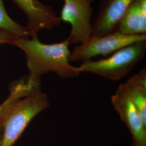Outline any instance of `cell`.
I'll return each mask as SVG.
<instances>
[{
    "instance_id": "cell-5",
    "label": "cell",
    "mask_w": 146,
    "mask_h": 146,
    "mask_svg": "<svg viewBox=\"0 0 146 146\" xmlns=\"http://www.w3.org/2000/svg\"><path fill=\"white\" fill-rule=\"evenodd\" d=\"M63 1L64 5L59 17L61 21L71 26L68 37L70 44L86 41L93 34L91 20L93 8L92 5L95 0Z\"/></svg>"
},
{
    "instance_id": "cell-2",
    "label": "cell",
    "mask_w": 146,
    "mask_h": 146,
    "mask_svg": "<svg viewBox=\"0 0 146 146\" xmlns=\"http://www.w3.org/2000/svg\"><path fill=\"white\" fill-rule=\"evenodd\" d=\"M47 95L41 89L18 100L6 113L1 122L4 128L0 146H12L32 120L49 106Z\"/></svg>"
},
{
    "instance_id": "cell-10",
    "label": "cell",
    "mask_w": 146,
    "mask_h": 146,
    "mask_svg": "<svg viewBox=\"0 0 146 146\" xmlns=\"http://www.w3.org/2000/svg\"><path fill=\"white\" fill-rule=\"evenodd\" d=\"M122 89L138 110L141 119L146 125V68L131 76L119 86Z\"/></svg>"
},
{
    "instance_id": "cell-1",
    "label": "cell",
    "mask_w": 146,
    "mask_h": 146,
    "mask_svg": "<svg viewBox=\"0 0 146 146\" xmlns=\"http://www.w3.org/2000/svg\"><path fill=\"white\" fill-rule=\"evenodd\" d=\"M12 44L25 52L29 72L27 78L32 82L40 84L42 75L50 72L62 78L76 77L80 74L78 67L70 64L68 37L60 43L46 44L38 40L37 34H34L17 37Z\"/></svg>"
},
{
    "instance_id": "cell-6",
    "label": "cell",
    "mask_w": 146,
    "mask_h": 146,
    "mask_svg": "<svg viewBox=\"0 0 146 146\" xmlns=\"http://www.w3.org/2000/svg\"><path fill=\"white\" fill-rule=\"evenodd\" d=\"M111 101L121 120L131 132L133 140L131 146H146V125L128 96L119 87L111 96Z\"/></svg>"
},
{
    "instance_id": "cell-8",
    "label": "cell",
    "mask_w": 146,
    "mask_h": 146,
    "mask_svg": "<svg viewBox=\"0 0 146 146\" xmlns=\"http://www.w3.org/2000/svg\"><path fill=\"white\" fill-rule=\"evenodd\" d=\"M133 0H101L93 23L92 36H101L116 31L120 19Z\"/></svg>"
},
{
    "instance_id": "cell-13",
    "label": "cell",
    "mask_w": 146,
    "mask_h": 146,
    "mask_svg": "<svg viewBox=\"0 0 146 146\" xmlns=\"http://www.w3.org/2000/svg\"><path fill=\"white\" fill-rule=\"evenodd\" d=\"M17 37H19L11 32L0 29V44H12L14 40Z\"/></svg>"
},
{
    "instance_id": "cell-9",
    "label": "cell",
    "mask_w": 146,
    "mask_h": 146,
    "mask_svg": "<svg viewBox=\"0 0 146 146\" xmlns=\"http://www.w3.org/2000/svg\"><path fill=\"white\" fill-rule=\"evenodd\" d=\"M116 31L127 35H146V0H133Z\"/></svg>"
},
{
    "instance_id": "cell-12",
    "label": "cell",
    "mask_w": 146,
    "mask_h": 146,
    "mask_svg": "<svg viewBox=\"0 0 146 146\" xmlns=\"http://www.w3.org/2000/svg\"><path fill=\"white\" fill-rule=\"evenodd\" d=\"M0 29L9 31L19 37H29L25 27L11 19L5 11L3 0H0Z\"/></svg>"
},
{
    "instance_id": "cell-7",
    "label": "cell",
    "mask_w": 146,
    "mask_h": 146,
    "mask_svg": "<svg viewBox=\"0 0 146 146\" xmlns=\"http://www.w3.org/2000/svg\"><path fill=\"white\" fill-rule=\"evenodd\" d=\"M27 16L25 27L29 35L42 29L50 30L60 26L59 16L51 6L39 0H13Z\"/></svg>"
},
{
    "instance_id": "cell-11",
    "label": "cell",
    "mask_w": 146,
    "mask_h": 146,
    "mask_svg": "<svg viewBox=\"0 0 146 146\" xmlns=\"http://www.w3.org/2000/svg\"><path fill=\"white\" fill-rule=\"evenodd\" d=\"M40 89V84H35L29 81L28 78L21 79L11 87L7 99L0 104V126L2 119L11 107L18 100L28 94Z\"/></svg>"
},
{
    "instance_id": "cell-3",
    "label": "cell",
    "mask_w": 146,
    "mask_h": 146,
    "mask_svg": "<svg viewBox=\"0 0 146 146\" xmlns=\"http://www.w3.org/2000/svg\"><path fill=\"white\" fill-rule=\"evenodd\" d=\"M146 40L123 47L110 56L99 60H90L78 67L80 73H91L113 81L125 76L145 58Z\"/></svg>"
},
{
    "instance_id": "cell-4",
    "label": "cell",
    "mask_w": 146,
    "mask_h": 146,
    "mask_svg": "<svg viewBox=\"0 0 146 146\" xmlns=\"http://www.w3.org/2000/svg\"><path fill=\"white\" fill-rule=\"evenodd\" d=\"M143 40H146V35H127L116 31L101 36H91L74 47L69 61L85 62L98 56L107 57L123 47Z\"/></svg>"
},
{
    "instance_id": "cell-14",
    "label": "cell",
    "mask_w": 146,
    "mask_h": 146,
    "mask_svg": "<svg viewBox=\"0 0 146 146\" xmlns=\"http://www.w3.org/2000/svg\"></svg>"
}]
</instances>
